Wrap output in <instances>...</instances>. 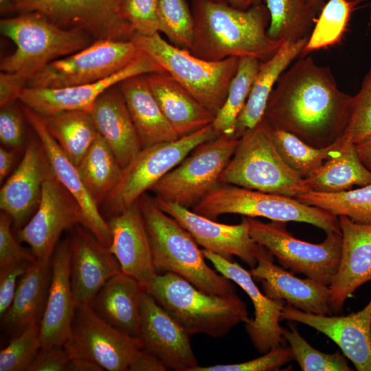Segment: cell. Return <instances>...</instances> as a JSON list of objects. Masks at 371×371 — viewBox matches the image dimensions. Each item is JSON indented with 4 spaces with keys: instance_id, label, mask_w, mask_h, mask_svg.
<instances>
[{
    "instance_id": "1",
    "label": "cell",
    "mask_w": 371,
    "mask_h": 371,
    "mask_svg": "<svg viewBox=\"0 0 371 371\" xmlns=\"http://www.w3.org/2000/svg\"><path fill=\"white\" fill-rule=\"evenodd\" d=\"M353 96L341 91L329 67L302 57L280 76L263 119L273 129L323 148L341 139L349 124Z\"/></svg>"
},
{
    "instance_id": "2",
    "label": "cell",
    "mask_w": 371,
    "mask_h": 371,
    "mask_svg": "<svg viewBox=\"0 0 371 371\" xmlns=\"http://www.w3.org/2000/svg\"><path fill=\"white\" fill-rule=\"evenodd\" d=\"M192 12L194 34L189 51L201 58L251 56L265 62L282 44L267 34L270 17L264 4L240 10L213 0H193Z\"/></svg>"
},
{
    "instance_id": "3",
    "label": "cell",
    "mask_w": 371,
    "mask_h": 371,
    "mask_svg": "<svg viewBox=\"0 0 371 371\" xmlns=\"http://www.w3.org/2000/svg\"><path fill=\"white\" fill-rule=\"evenodd\" d=\"M137 203L148 233L157 273L177 274L210 294L224 297L237 295L232 281L207 265L192 236L159 207L155 197L145 193Z\"/></svg>"
},
{
    "instance_id": "4",
    "label": "cell",
    "mask_w": 371,
    "mask_h": 371,
    "mask_svg": "<svg viewBox=\"0 0 371 371\" xmlns=\"http://www.w3.org/2000/svg\"><path fill=\"white\" fill-rule=\"evenodd\" d=\"M144 290L190 336L204 334L222 337L250 319L246 303L238 295L224 297L207 293L172 273H157Z\"/></svg>"
},
{
    "instance_id": "5",
    "label": "cell",
    "mask_w": 371,
    "mask_h": 371,
    "mask_svg": "<svg viewBox=\"0 0 371 371\" xmlns=\"http://www.w3.org/2000/svg\"><path fill=\"white\" fill-rule=\"evenodd\" d=\"M0 31L16 45L12 54L1 58V71L14 74L27 85L47 64L85 48L94 40L83 30L61 27L36 12L1 19Z\"/></svg>"
},
{
    "instance_id": "6",
    "label": "cell",
    "mask_w": 371,
    "mask_h": 371,
    "mask_svg": "<svg viewBox=\"0 0 371 371\" xmlns=\"http://www.w3.org/2000/svg\"><path fill=\"white\" fill-rule=\"evenodd\" d=\"M218 182L294 198L308 191L282 158L264 119L239 139Z\"/></svg>"
},
{
    "instance_id": "7",
    "label": "cell",
    "mask_w": 371,
    "mask_h": 371,
    "mask_svg": "<svg viewBox=\"0 0 371 371\" xmlns=\"http://www.w3.org/2000/svg\"><path fill=\"white\" fill-rule=\"evenodd\" d=\"M131 40L215 116L224 104L239 58L205 60L166 41L159 32L135 34Z\"/></svg>"
},
{
    "instance_id": "8",
    "label": "cell",
    "mask_w": 371,
    "mask_h": 371,
    "mask_svg": "<svg viewBox=\"0 0 371 371\" xmlns=\"http://www.w3.org/2000/svg\"><path fill=\"white\" fill-rule=\"evenodd\" d=\"M192 210L215 220L225 214L263 217L273 221L300 222L314 225L326 234L340 232L339 217L306 205L294 197L219 183Z\"/></svg>"
},
{
    "instance_id": "9",
    "label": "cell",
    "mask_w": 371,
    "mask_h": 371,
    "mask_svg": "<svg viewBox=\"0 0 371 371\" xmlns=\"http://www.w3.org/2000/svg\"><path fill=\"white\" fill-rule=\"evenodd\" d=\"M245 217L251 236L272 254L280 267L329 286L339 265L341 231L328 233L324 241L314 244L295 238L288 231L286 222L264 223Z\"/></svg>"
},
{
    "instance_id": "10",
    "label": "cell",
    "mask_w": 371,
    "mask_h": 371,
    "mask_svg": "<svg viewBox=\"0 0 371 371\" xmlns=\"http://www.w3.org/2000/svg\"><path fill=\"white\" fill-rule=\"evenodd\" d=\"M217 136L210 124L175 141L142 148L122 169L118 184L104 201V215L109 218L129 207L196 146Z\"/></svg>"
},
{
    "instance_id": "11",
    "label": "cell",
    "mask_w": 371,
    "mask_h": 371,
    "mask_svg": "<svg viewBox=\"0 0 371 371\" xmlns=\"http://www.w3.org/2000/svg\"><path fill=\"white\" fill-rule=\"evenodd\" d=\"M239 139L221 135L196 146L150 191L155 198L193 207L217 185Z\"/></svg>"
},
{
    "instance_id": "12",
    "label": "cell",
    "mask_w": 371,
    "mask_h": 371,
    "mask_svg": "<svg viewBox=\"0 0 371 371\" xmlns=\"http://www.w3.org/2000/svg\"><path fill=\"white\" fill-rule=\"evenodd\" d=\"M131 41L95 40L35 74L27 87L60 88L94 82L122 69L141 53Z\"/></svg>"
},
{
    "instance_id": "13",
    "label": "cell",
    "mask_w": 371,
    "mask_h": 371,
    "mask_svg": "<svg viewBox=\"0 0 371 371\" xmlns=\"http://www.w3.org/2000/svg\"><path fill=\"white\" fill-rule=\"evenodd\" d=\"M69 357L91 360L104 370L126 371L143 349L140 338L117 329L89 304H77L69 337L64 345Z\"/></svg>"
},
{
    "instance_id": "14",
    "label": "cell",
    "mask_w": 371,
    "mask_h": 371,
    "mask_svg": "<svg viewBox=\"0 0 371 371\" xmlns=\"http://www.w3.org/2000/svg\"><path fill=\"white\" fill-rule=\"evenodd\" d=\"M14 11L36 12L65 29H79L95 40L130 41L135 34L122 19V0H12Z\"/></svg>"
},
{
    "instance_id": "15",
    "label": "cell",
    "mask_w": 371,
    "mask_h": 371,
    "mask_svg": "<svg viewBox=\"0 0 371 371\" xmlns=\"http://www.w3.org/2000/svg\"><path fill=\"white\" fill-rule=\"evenodd\" d=\"M159 207L177 220L204 249L233 261L238 257L251 269L259 260H273L272 254L251 236L247 218L240 223H221L177 203L155 199Z\"/></svg>"
},
{
    "instance_id": "16",
    "label": "cell",
    "mask_w": 371,
    "mask_h": 371,
    "mask_svg": "<svg viewBox=\"0 0 371 371\" xmlns=\"http://www.w3.org/2000/svg\"><path fill=\"white\" fill-rule=\"evenodd\" d=\"M161 71H165L152 57L142 51L126 67L102 80L60 88L27 87L19 100L25 106L44 117L67 111L89 113L96 100L108 89L133 76Z\"/></svg>"
},
{
    "instance_id": "17",
    "label": "cell",
    "mask_w": 371,
    "mask_h": 371,
    "mask_svg": "<svg viewBox=\"0 0 371 371\" xmlns=\"http://www.w3.org/2000/svg\"><path fill=\"white\" fill-rule=\"evenodd\" d=\"M81 223L78 202L54 177L44 183L36 212L16 237L37 260L50 262L63 232Z\"/></svg>"
},
{
    "instance_id": "18",
    "label": "cell",
    "mask_w": 371,
    "mask_h": 371,
    "mask_svg": "<svg viewBox=\"0 0 371 371\" xmlns=\"http://www.w3.org/2000/svg\"><path fill=\"white\" fill-rule=\"evenodd\" d=\"M310 326L333 340L358 371H371V299L360 311L347 315L306 313L285 304L281 320Z\"/></svg>"
},
{
    "instance_id": "19",
    "label": "cell",
    "mask_w": 371,
    "mask_h": 371,
    "mask_svg": "<svg viewBox=\"0 0 371 371\" xmlns=\"http://www.w3.org/2000/svg\"><path fill=\"white\" fill-rule=\"evenodd\" d=\"M190 335L147 292L140 306L139 338L143 350L157 357L168 368L192 371L199 365Z\"/></svg>"
},
{
    "instance_id": "20",
    "label": "cell",
    "mask_w": 371,
    "mask_h": 371,
    "mask_svg": "<svg viewBox=\"0 0 371 371\" xmlns=\"http://www.w3.org/2000/svg\"><path fill=\"white\" fill-rule=\"evenodd\" d=\"M23 112L42 145L55 179L78 202L82 212L81 225L103 245L109 247L112 242V235L108 223L86 188L77 165L49 134L43 116L27 106H25Z\"/></svg>"
},
{
    "instance_id": "21",
    "label": "cell",
    "mask_w": 371,
    "mask_h": 371,
    "mask_svg": "<svg viewBox=\"0 0 371 371\" xmlns=\"http://www.w3.org/2000/svg\"><path fill=\"white\" fill-rule=\"evenodd\" d=\"M54 175L41 144L30 142L21 162L4 182L0 190V209L19 229L36 212L41 201L44 183Z\"/></svg>"
},
{
    "instance_id": "22",
    "label": "cell",
    "mask_w": 371,
    "mask_h": 371,
    "mask_svg": "<svg viewBox=\"0 0 371 371\" xmlns=\"http://www.w3.org/2000/svg\"><path fill=\"white\" fill-rule=\"evenodd\" d=\"M202 251L218 273L238 284L251 300L254 317L245 323V328L256 350L265 354L282 346L284 339L280 322L285 302L271 300L261 292L249 270L206 249Z\"/></svg>"
},
{
    "instance_id": "23",
    "label": "cell",
    "mask_w": 371,
    "mask_h": 371,
    "mask_svg": "<svg viewBox=\"0 0 371 371\" xmlns=\"http://www.w3.org/2000/svg\"><path fill=\"white\" fill-rule=\"evenodd\" d=\"M70 279L77 304H89L104 284L122 272L109 248L87 228L78 224L69 229Z\"/></svg>"
},
{
    "instance_id": "24",
    "label": "cell",
    "mask_w": 371,
    "mask_h": 371,
    "mask_svg": "<svg viewBox=\"0 0 371 371\" xmlns=\"http://www.w3.org/2000/svg\"><path fill=\"white\" fill-rule=\"evenodd\" d=\"M341 250L338 269L329 285V306L333 315L361 285L371 280V223L339 216Z\"/></svg>"
},
{
    "instance_id": "25",
    "label": "cell",
    "mask_w": 371,
    "mask_h": 371,
    "mask_svg": "<svg viewBox=\"0 0 371 371\" xmlns=\"http://www.w3.org/2000/svg\"><path fill=\"white\" fill-rule=\"evenodd\" d=\"M112 235L108 247L122 272L145 289L157 275L151 244L137 201L120 214L106 220Z\"/></svg>"
},
{
    "instance_id": "26",
    "label": "cell",
    "mask_w": 371,
    "mask_h": 371,
    "mask_svg": "<svg viewBox=\"0 0 371 371\" xmlns=\"http://www.w3.org/2000/svg\"><path fill=\"white\" fill-rule=\"evenodd\" d=\"M70 258L67 236L59 241L51 259V282L40 324L42 347L64 346L70 335L76 307L70 279Z\"/></svg>"
},
{
    "instance_id": "27",
    "label": "cell",
    "mask_w": 371,
    "mask_h": 371,
    "mask_svg": "<svg viewBox=\"0 0 371 371\" xmlns=\"http://www.w3.org/2000/svg\"><path fill=\"white\" fill-rule=\"evenodd\" d=\"M255 282L261 283L269 298L306 313L333 315L329 306V287L314 280L300 278L278 266L273 260L261 259L249 270Z\"/></svg>"
},
{
    "instance_id": "28",
    "label": "cell",
    "mask_w": 371,
    "mask_h": 371,
    "mask_svg": "<svg viewBox=\"0 0 371 371\" xmlns=\"http://www.w3.org/2000/svg\"><path fill=\"white\" fill-rule=\"evenodd\" d=\"M124 169L142 150V144L123 95L117 86L105 91L89 113Z\"/></svg>"
},
{
    "instance_id": "29",
    "label": "cell",
    "mask_w": 371,
    "mask_h": 371,
    "mask_svg": "<svg viewBox=\"0 0 371 371\" xmlns=\"http://www.w3.org/2000/svg\"><path fill=\"white\" fill-rule=\"evenodd\" d=\"M50 262L36 259L19 280L12 304L1 317V330L10 339L41 324L51 282Z\"/></svg>"
},
{
    "instance_id": "30",
    "label": "cell",
    "mask_w": 371,
    "mask_h": 371,
    "mask_svg": "<svg viewBox=\"0 0 371 371\" xmlns=\"http://www.w3.org/2000/svg\"><path fill=\"white\" fill-rule=\"evenodd\" d=\"M151 92L179 137L212 124L214 115L166 71L146 74Z\"/></svg>"
},
{
    "instance_id": "31",
    "label": "cell",
    "mask_w": 371,
    "mask_h": 371,
    "mask_svg": "<svg viewBox=\"0 0 371 371\" xmlns=\"http://www.w3.org/2000/svg\"><path fill=\"white\" fill-rule=\"evenodd\" d=\"M144 291L135 279L121 272L104 284L89 305L117 329L139 338L140 306Z\"/></svg>"
},
{
    "instance_id": "32",
    "label": "cell",
    "mask_w": 371,
    "mask_h": 371,
    "mask_svg": "<svg viewBox=\"0 0 371 371\" xmlns=\"http://www.w3.org/2000/svg\"><path fill=\"white\" fill-rule=\"evenodd\" d=\"M308 38L283 42L277 52L262 62L250 93L241 111L234 137L240 139L263 119L269 98L282 73L302 55Z\"/></svg>"
},
{
    "instance_id": "33",
    "label": "cell",
    "mask_w": 371,
    "mask_h": 371,
    "mask_svg": "<svg viewBox=\"0 0 371 371\" xmlns=\"http://www.w3.org/2000/svg\"><path fill=\"white\" fill-rule=\"evenodd\" d=\"M117 86L136 128L142 148L179 138L151 92L146 74L128 78Z\"/></svg>"
},
{
    "instance_id": "34",
    "label": "cell",
    "mask_w": 371,
    "mask_h": 371,
    "mask_svg": "<svg viewBox=\"0 0 371 371\" xmlns=\"http://www.w3.org/2000/svg\"><path fill=\"white\" fill-rule=\"evenodd\" d=\"M304 181L308 190L339 192L355 186L371 184V170L362 162L357 144L344 139L339 154L326 161Z\"/></svg>"
},
{
    "instance_id": "35",
    "label": "cell",
    "mask_w": 371,
    "mask_h": 371,
    "mask_svg": "<svg viewBox=\"0 0 371 371\" xmlns=\"http://www.w3.org/2000/svg\"><path fill=\"white\" fill-rule=\"evenodd\" d=\"M77 167L86 188L98 206L117 186L122 174L112 150L99 133Z\"/></svg>"
},
{
    "instance_id": "36",
    "label": "cell",
    "mask_w": 371,
    "mask_h": 371,
    "mask_svg": "<svg viewBox=\"0 0 371 371\" xmlns=\"http://www.w3.org/2000/svg\"><path fill=\"white\" fill-rule=\"evenodd\" d=\"M269 13L267 34L280 42H295L310 36L317 13L304 0H263Z\"/></svg>"
},
{
    "instance_id": "37",
    "label": "cell",
    "mask_w": 371,
    "mask_h": 371,
    "mask_svg": "<svg viewBox=\"0 0 371 371\" xmlns=\"http://www.w3.org/2000/svg\"><path fill=\"white\" fill-rule=\"evenodd\" d=\"M44 120L49 134L78 165L98 135L90 114L85 111H67Z\"/></svg>"
},
{
    "instance_id": "38",
    "label": "cell",
    "mask_w": 371,
    "mask_h": 371,
    "mask_svg": "<svg viewBox=\"0 0 371 371\" xmlns=\"http://www.w3.org/2000/svg\"><path fill=\"white\" fill-rule=\"evenodd\" d=\"M271 131L273 142L282 158L302 179L308 177L326 161L339 155L344 142L342 137L330 146L317 148L288 132L271 128Z\"/></svg>"
},
{
    "instance_id": "39",
    "label": "cell",
    "mask_w": 371,
    "mask_h": 371,
    "mask_svg": "<svg viewBox=\"0 0 371 371\" xmlns=\"http://www.w3.org/2000/svg\"><path fill=\"white\" fill-rule=\"evenodd\" d=\"M261 63L254 57L239 58L224 104L211 124L218 135L234 137L238 117L246 104Z\"/></svg>"
},
{
    "instance_id": "40",
    "label": "cell",
    "mask_w": 371,
    "mask_h": 371,
    "mask_svg": "<svg viewBox=\"0 0 371 371\" xmlns=\"http://www.w3.org/2000/svg\"><path fill=\"white\" fill-rule=\"evenodd\" d=\"M363 0H328L319 13L302 56L340 43L352 13Z\"/></svg>"
},
{
    "instance_id": "41",
    "label": "cell",
    "mask_w": 371,
    "mask_h": 371,
    "mask_svg": "<svg viewBox=\"0 0 371 371\" xmlns=\"http://www.w3.org/2000/svg\"><path fill=\"white\" fill-rule=\"evenodd\" d=\"M339 217L346 216L359 223H371V184L339 192L308 190L295 197Z\"/></svg>"
},
{
    "instance_id": "42",
    "label": "cell",
    "mask_w": 371,
    "mask_h": 371,
    "mask_svg": "<svg viewBox=\"0 0 371 371\" xmlns=\"http://www.w3.org/2000/svg\"><path fill=\"white\" fill-rule=\"evenodd\" d=\"M282 334L291 350L293 359L302 371H352L346 357L340 351L324 353L313 348L293 324L282 327Z\"/></svg>"
},
{
    "instance_id": "43",
    "label": "cell",
    "mask_w": 371,
    "mask_h": 371,
    "mask_svg": "<svg viewBox=\"0 0 371 371\" xmlns=\"http://www.w3.org/2000/svg\"><path fill=\"white\" fill-rule=\"evenodd\" d=\"M158 30L172 45L190 50L194 34V17L185 0L158 1Z\"/></svg>"
},
{
    "instance_id": "44",
    "label": "cell",
    "mask_w": 371,
    "mask_h": 371,
    "mask_svg": "<svg viewBox=\"0 0 371 371\" xmlns=\"http://www.w3.org/2000/svg\"><path fill=\"white\" fill-rule=\"evenodd\" d=\"M42 347L40 324H33L12 337L0 351V371H27Z\"/></svg>"
},
{
    "instance_id": "45",
    "label": "cell",
    "mask_w": 371,
    "mask_h": 371,
    "mask_svg": "<svg viewBox=\"0 0 371 371\" xmlns=\"http://www.w3.org/2000/svg\"><path fill=\"white\" fill-rule=\"evenodd\" d=\"M343 137L355 144L371 137V67L353 95L350 118Z\"/></svg>"
},
{
    "instance_id": "46",
    "label": "cell",
    "mask_w": 371,
    "mask_h": 371,
    "mask_svg": "<svg viewBox=\"0 0 371 371\" xmlns=\"http://www.w3.org/2000/svg\"><path fill=\"white\" fill-rule=\"evenodd\" d=\"M159 0H122L120 14L135 34L153 35L158 30Z\"/></svg>"
},
{
    "instance_id": "47",
    "label": "cell",
    "mask_w": 371,
    "mask_h": 371,
    "mask_svg": "<svg viewBox=\"0 0 371 371\" xmlns=\"http://www.w3.org/2000/svg\"><path fill=\"white\" fill-rule=\"evenodd\" d=\"M292 361L294 359L290 347L282 345L247 361L210 366H198L192 371H276Z\"/></svg>"
},
{
    "instance_id": "48",
    "label": "cell",
    "mask_w": 371,
    "mask_h": 371,
    "mask_svg": "<svg viewBox=\"0 0 371 371\" xmlns=\"http://www.w3.org/2000/svg\"><path fill=\"white\" fill-rule=\"evenodd\" d=\"M12 218L5 212L0 214V268L20 262L36 260L30 251L20 245L12 230Z\"/></svg>"
},
{
    "instance_id": "49",
    "label": "cell",
    "mask_w": 371,
    "mask_h": 371,
    "mask_svg": "<svg viewBox=\"0 0 371 371\" xmlns=\"http://www.w3.org/2000/svg\"><path fill=\"white\" fill-rule=\"evenodd\" d=\"M0 141L3 146L16 150L23 144V118L15 101L1 106Z\"/></svg>"
},
{
    "instance_id": "50",
    "label": "cell",
    "mask_w": 371,
    "mask_h": 371,
    "mask_svg": "<svg viewBox=\"0 0 371 371\" xmlns=\"http://www.w3.org/2000/svg\"><path fill=\"white\" fill-rule=\"evenodd\" d=\"M31 263L20 262L0 268V317L12 304L19 280Z\"/></svg>"
},
{
    "instance_id": "51",
    "label": "cell",
    "mask_w": 371,
    "mask_h": 371,
    "mask_svg": "<svg viewBox=\"0 0 371 371\" xmlns=\"http://www.w3.org/2000/svg\"><path fill=\"white\" fill-rule=\"evenodd\" d=\"M69 359L63 346L41 347L27 371H66Z\"/></svg>"
},
{
    "instance_id": "52",
    "label": "cell",
    "mask_w": 371,
    "mask_h": 371,
    "mask_svg": "<svg viewBox=\"0 0 371 371\" xmlns=\"http://www.w3.org/2000/svg\"><path fill=\"white\" fill-rule=\"evenodd\" d=\"M27 84L14 74L1 71L0 74V106L19 100Z\"/></svg>"
},
{
    "instance_id": "53",
    "label": "cell",
    "mask_w": 371,
    "mask_h": 371,
    "mask_svg": "<svg viewBox=\"0 0 371 371\" xmlns=\"http://www.w3.org/2000/svg\"><path fill=\"white\" fill-rule=\"evenodd\" d=\"M129 371H166V366L153 354L142 350L128 367Z\"/></svg>"
},
{
    "instance_id": "54",
    "label": "cell",
    "mask_w": 371,
    "mask_h": 371,
    "mask_svg": "<svg viewBox=\"0 0 371 371\" xmlns=\"http://www.w3.org/2000/svg\"><path fill=\"white\" fill-rule=\"evenodd\" d=\"M97 363L81 358L69 359L66 371H103Z\"/></svg>"
},
{
    "instance_id": "55",
    "label": "cell",
    "mask_w": 371,
    "mask_h": 371,
    "mask_svg": "<svg viewBox=\"0 0 371 371\" xmlns=\"http://www.w3.org/2000/svg\"><path fill=\"white\" fill-rule=\"evenodd\" d=\"M15 160V153L1 146L0 148V182L4 181Z\"/></svg>"
},
{
    "instance_id": "56",
    "label": "cell",
    "mask_w": 371,
    "mask_h": 371,
    "mask_svg": "<svg viewBox=\"0 0 371 371\" xmlns=\"http://www.w3.org/2000/svg\"><path fill=\"white\" fill-rule=\"evenodd\" d=\"M357 148L362 162L371 170V137L357 144Z\"/></svg>"
},
{
    "instance_id": "57",
    "label": "cell",
    "mask_w": 371,
    "mask_h": 371,
    "mask_svg": "<svg viewBox=\"0 0 371 371\" xmlns=\"http://www.w3.org/2000/svg\"><path fill=\"white\" fill-rule=\"evenodd\" d=\"M216 2L227 4L240 10H247L251 7L261 3L263 0H213Z\"/></svg>"
},
{
    "instance_id": "58",
    "label": "cell",
    "mask_w": 371,
    "mask_h": 371,
    "mask_svg": "<svg viewBox=\"0 0 371 371\" xmlns=\"http://www.w3.org/2000/svg\"><path fill=\"white\" fill-rule=\"evenodd\" d=\"M14 11L12 0H0V12L1 14H9Z\"/></svg>"
},
{
    "instance_id": "59",
    "label": "cell",
    "mask_w": 371,
    "mask_h": 371,
    "mask_svg": "<svg viewBox=\"0 0 371 371\" xmlns=\"http://www.w3.org/2000/svg\"><path fill=\"white\" fill-rule=\"evenodd\" d=\"M304 1L317 14L319 13L326 3V0H304Z\"/></svg>"
}]
</instances>
